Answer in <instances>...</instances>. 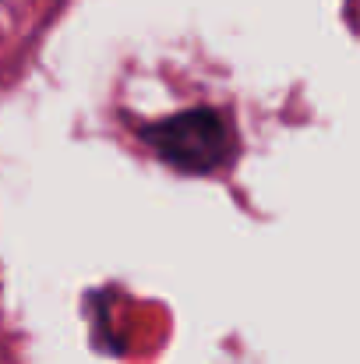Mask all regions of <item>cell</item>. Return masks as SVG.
Listing matches in <instances>:
<instances>
[{"mask_svg":"<svg viewBox=\"0 0 360 364\" xmlns=\"http://www.w3.org/2000/svg\"><path fill=\"white\" fill-rule=\"evenodd\" d=\"M141 138L163 163H170L184 173H212V170L227 166L234 159V145H237L234 124L209 107L180 110L166 121L148 124V127H141Z\"/></svg>","mask_w":360,"mask_h":364,"instance_id":"6da1fadb","label":"cell"}]
</instances>
